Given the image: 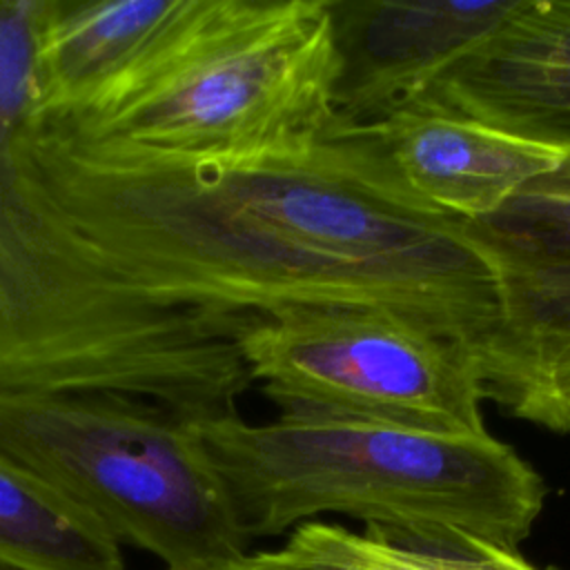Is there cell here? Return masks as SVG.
<instances>
[{"label": "cell", "mask_w": 570, "mask_h": 570, "mask_svg": "<svg viewBox=\"0 0 570 570\" xmlns=\"http://www.w3.org/2000/svg\"><path fill=\"white\" fill-rule=\"evenodd\" d=\"M463 236L497 285V318L472 347L485 401L570 434V149L497 212L463 220Z\"/></svg>", "instance_id": "cell-7"}, {"label": "cell", "mask_w": 570, "mask_h": 570, "mask_svg": "<svg viewBox=\"0 0 570 570\" xmlns=\"http://www.w3.org/2000/svg\"><path fill=\"white\" fill-rule=\"evenodd\" d=\"M0 456L91 512L165 570L249 554L196 425L116 392L0 387Z\"/></svg>", "instance_id": "cell-5"}, {"label": "cell", "mask_w": 570, "mask_h": 570, "mask_svg": "<svg viewBox=\"0 0 570 570\" xmlns=\"http://www.w3.org/2000/svg\"><path fill=\"white\" fill-rule=\"evenodd\" d=\"M252 383L276 407L343 410L441 432H488L470 347L376 307H305L236 336Z\"/></svg>", "instance_id": "cell-6"}, {"label": "cell", "mask_w": 570, "mask_h": 570, "mask_svg": "<svg viewBox=\"0 0 570 570\" xmlns=\"http://www.w3.org/2000/svg\"><path fill=\"white\" fill-rule=\"evenodd\" d=\"M183 0H40L33 38L36 120H65L127 71Z\"/></svg>", "instance_id": "cell-11"}, {"label": "cell", "mask_w": 570, "mask_h": 570, "mask_svg": "<svg viewBox=\"0 0 570 570\" xmlns=\"http://www.w3.org/2000/svg\"><path fill=\"white\" fill-rule=\"evenodd\" d=\"M0 570H127L120 541L76 501L0 456Z\"/></svg>", "instance_id": "cell-12"}, {"label": "cell", "mask_w": 570, "mask_h": 570, "mask_svg": "<svg viewBox=\"0 0 570 570\" xmlns=\"http://www.w3.org/2000/svg\"><path fill=\"white\" fill-rule=\"evenodd\" d=\"M341 120L367 125L425 98L523 0H330Z\"/></svg>", "instance_id": "cell-8"}, {"label": "cell", "mask_w": 570, "mask_h": 570, "mask_svg": "<svg viewBox=\"0 0 570 570\" xmlns=\"http://www.w3.org/2000/svg\"><path fill=\"white\" fill-rule=\"evenodd\" d=\"M194 425L249 543L343 514L407 548L476 557L483 543L519 550L548 497L534 465L490 432L301 405Z\"/></svg>", "instance_id": "cell-3"}, {"label": "cell", "mask_w": 570, "mask_h": 570, "mask_svg": "<svg viewBox=\"0 0 570 570\" xmlns=\"http://www.w3.org/2000/svg\"><path fill=\"white\" fill-rule=\"evenodd\" d=\"M40 0H0V387L116 392L198 423L240 414L252 316L131 292L33 196L18 138L33 109Z\"/></svg>", "instance_id": "cell-2"}, {"label": "cell", "mask_w": 570, "mask_h": 570, "mask_svg": "<svg viewBox=\"0 0 570 570\" xmlns=\"http://www.w3.org/2000/svg\"><path fill=\"white\" fill-rule=\"evenodd\" d=\"M42 207L131 292L227 316L376 307L472 347L497 318L463 220L412 191L365 125L249 154L85 138L29 118Z\"/></svg>", "instance_id": "cell-1"}, {"label": "cell", "mask_w": 570, "mask_h": 570, "mask_svg": "<svg viewBox=\"0 0 570 570\" xmlns=\"http://www.w3.org/2000/svg\"><path fill=\"white\" fill-rule=\"evenodd\" d=\"M269 554L294 570H539L519 550L483 546L481 557L439 554L321 519L294 528Z\"/></svg>", "instance_id": "cell-13"}, {"label": "cell", "mask_w": 570, "mask_h": 570, "mask_svg": "<svg viewBox=\"0 0 570 570\" xmlns=\"http://www.w3.org/2000/svg\"><path fill=\"white\" fill-rule=\"evenodd\" d=\"M425 98L494 129L568 151L570 0H523Z\"/></svg>", "instance_id": "cell-10"}, {"label": "cell", "mask_w": 570, "mask_h": 570, "mask_svg": "<svg viewBox=\"0 0 570 570\" xmlns=\"http://www.w3.org/2000/svg\"><path fill=\"white\" fill-rule=\"evenodd\" d=\"M330 0H183L151 47L58 122L85 138L249 154L330 129Z\"/></svg>", "instance_id": "cell-4"}, {"label": "cell", "mask_w": 570, "mask_h": 570, "mask_svg": "<svg viewBox=\"0 0 570 570\" xmlns=\"http://www.w3.org/2000/svg\"><path fill=\"white\" fill-rule=\"evenodd\" d=\"M405 185L459 220L497 212L532 178L554 171L566 149L494 129L421 98L365 125Z\"/></svg>", "instance_id": "cell-9"}, {"label": "cell", "mask_w": 570, "mask_h": 570, "mask_svg": "<svg viewBox=\"0 0 570 570\" xmlns=\"http://www.w3.org/2000/svg\"><path fill=\"white\" fill-rule=\"evenodd\" d=\"M218 570H294V568H287L283 563H278L269 550H261V552H249L245 559L232 563V566H225V568H218Z\"/></svg>", "instance_id": "cell-14"}]
</instances>
